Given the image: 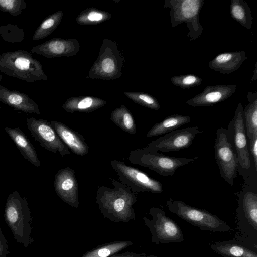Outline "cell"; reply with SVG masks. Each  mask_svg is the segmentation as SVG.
Returning a JSON list of instances; mask_svg holds the SVG:
<instances>
[{
  "instance_id": "obj_15",
  "label": "cell",
  "mask_w": 257,
  "mask_h": 257,
  "mask_svg": "<svg viewBox=\"0 0 257 257\" xmlns=\"http://www.w3.org/2000/svg\"><path fill=\"white\" fill-rule=\"evenodd\" d=\"M201 1L186 0V1H172L169 2L171 8V19L172 26L174 27L180 23L185 22L191 30L193 27V32L201 31L198 21L199 10L202 6Z\"/></svg>"
},
{
  "instance_id": "obj_40",
  "label": "cell",
  "mask_w": 257,
  "mask_h": 257,
  "mask_svg": "<svg viewBox=\"0 0 257 257\" xmlns=\"http://www.w3.org/2000/svg\"><path fill=\"white\" fill-rule=\"evenodd\" d=\"M0 109H1V107H0Z\"/></svg>"
},
{
  "instance_id": "obj_38",
  "label": "cell",
  "mask_w": 257,
  "mask_h": 257,
  "mask_svg": "<svg viewBox=\"0 0 257 257\" xmlns=\"http://www.w3.org/2000/svg\"><path fill=\"white\" fill-rule=\"evenodd\" d=\"M141 257H158L157 255H154V254H150V255H146V253L142 255Z\"/></svg>"
},
{
  "instance_id": "obj_17",
  "label": "cell",
  "mask_w": 257,
  "mask_h": 257,
  "mask_svg": "<svg viewBox=\"0 0 257 257\" xmlns=\"http://www.w3.org/2000/svg\"><path fill=\"white\" fill-rule=\"evenodd\" d=\"M50 123L69 150L80 156L88 153L89 147L82 135L62 122L52 120Z\"/></svg>"
},
{
  "instance_id": "obj_19",
  "label": "cell",
  "mask_w": 257,
  "mask_h": 257,
  "mask_svg": "<svg viewBox=\"0 0 257 257\" xmlns=\"http://www.w3.org/2000/svg\"><path fill=\"white\" fill-rule=\"evenodd\" d=\"M0 101L15 110L40 114L38 104L26 94L0 85Z\"/></svg>"
},
{
  "instance_id": "obj_8",
  "label": "cell",
  "mask_w": 257,
  "mask_h": 257,
  "mask_svg": "<svg viewBox=\"0 0 257 257\" xmlns=\"http://www.w3.org/2000/svg\"><path fill=\"white\" fill-rule=\"evenodd\" d=\"M152 219L143 217L144 222L152 234V242L155 244L179 243L184 237L181 229L164 210L152 207L149 210Z\"/></svg>"
},
{
  "instance_id": "obj_14",
  "label": "cell",
  "mask_w": 257,
  "mask_h": 257,
  "mask_svg": "<svg viewBox=\"0 0 257 257\" xmlns=\"http://www.w3.org/2000/svg\"><path fill=\"white\" fill-rule=\"evenodd\" d=\"M54 179V190L57 196L69 206L78 208V184L75 171L68 167L62 168L57 172Z\"/></svg>"
},
{
  "instance_id": "obj_2",
  "label": "cell",
  "mask_w": 257,
  "mask_h": 257,
  "mask_svg": "<svg viewBox=\"0 0 257 257\" xmlns=\"http://www.w3.org/2000/svg\"><path fill=\"white\" fill-rule=\"evenodd\" d=\"M4 215L16 241L28 247L34 239L31 236L32 218L27 198L14 191L7 199Z\"/></svg>"
},
{
  "instance_id": "obj_5",
  "label": "cell",
  "mask_w": 257,
  "mask_h": 257,
  "mask_svg": "<svg viewBox=\"0 0 257 257\" xmlns=\"http://www.w3.org/2000/svg\"><path fill=\"white\" fill-rule=\"evenodd\" d=\"M125 61L121 49L116 42L104 39L98 57L91 67L88 77L92 79L111 80L120 77Z\"/></svg>"
},
{
  "instance_id": "obj_4",
  "label": "cell",
  "mask_w": 257,
  "mask_h": 257,
  "mask_svg": "<svg viewBox=\"0 0 257 257\" xmlns=\"http://www.w3.org/2000/svg\"><path fill=\"white\" fill-rule=\"evenodd\" d=\"M200 158L171 157L150 150L145 147L132 151L127 160L133 164L140 165L155 171L164 177L173 176L177 169L190 164Z\"/></svg>"
},
{
  "instance_id": "obj_31",
  "label": "cell",
  "mask_w": 257,
  "mask_h": 257,
  "mask_svg": "<svg viewBox=\"0 0 257 257\" xmlns=\"http://www.w3.org/2000/svg\"><path fill=\"white\" fill-rule=\"evenodd\" d=\"M124 95L135 103L153 110H159L160 105L152 96L140 92H124Z\"/></svg>"
},
{
  "instance_id": "obj_22",
  "label": "cell",
  "mask_w": 257,
  "mask_h": 257,
  "mask_svg": "<svg viewBox=\"0 0 257 257\" xmlns=\"http://www.w3.org/2000/svg\"><path fill=\"white\" fill-rule=\"evenodd\" d=\"M106 103L105 100L94 96H74L67 99L62 107L71 113L75 112L88 113L96 110Z\"/></svg>"
},
{
  "instance_id": "obj_27",
  "label": "cell",
  "mask_w": 257,
  "mask_h": 257,
  "mask_svg": "<svg viewBox=\"0 0 257 257\" xmlns=\"http://www.w3.org/2000/svg\"><path fill=\"white\" fill-rule=\"evenodd\" d=\"M132 245L133 242L128 240L113 241L90 250L81 257H110Z\"/></svg>"
},
{
  "instance_id": "obj_7",
  "label": "cell",
  "mask_w": 257,
  "mask_h": 257,
  "mask_svg": "<svg viewBox=\"0 0 257 257\" xmlns=\"http://www.w3.org/2000/svg\"><path fill=\"white\" fill-rule=\"evenodd\" d=\"M233 239L257 247V194L255 192L246 191L239 200Z\"/></svg>"
},
{
  "instance_id": "obj_13",
  "label": "cell",
  "mask_w": 257,
  "mask_h": 257,
  "mask_svg": "<svg viewBox=\"0 0 257 257\" xmlns=\"http://www.w3.org/2000/svg\"><path fill=\"white\" fill-rule=\"evenodd\" d=\"M227 130L229 134L232 135V145L237 155L238 165L243 169H248L251 165L250 157L241 103L238 104L233 118L228 124Z\"/></svg>"
},
{
  "instance_id": "obj_9",
  "label": "cell",
  "mask_w": 257,
  "mask_h": 257,
  "mask_svg": "<svg viewBox=\"0 0 257 257\" xmlns=\"http://www.w3.org/2000/svg\"><path fill=\"white\" fill-rule=\"evenodd\" d=\"M215 158L221 177L231 186L237 177L238 166L237 155L229 139L227 129L219 127L216 131Z\"/></svg>"
},
{
  "instance_id": "obj_12",
  "label": "cell",
  "mask_w": 257,
  "mask_h": 257,
  "mask_svg": "<svg viewBox=\"0 0 257 257\" xmlns=\"http://www.w3.org/2000/svg\"><path fill=\"white\" fill-rule=\"evenodd\" d=\"M203 133L196 126L176 130L152 141L146 147L157 152L178 151L189 147L195 137Z\"/></svg>"
},
{
  "instance_id": "obj_16",
  "label": "cell",
  "mask_w": 257,
  "mask_h": 257,
  "mask_svg": "<svg viewBox=\"0 0 257 257\" xmlns=\"http://www.w3.org/2000/svg\"><path fill=\"white\" fill-rule=\"evenodd\" d=\"M79 49V42L76 39L55 38L33 47L31 52L51 58L73 56L78 53Z\"/></svg>"
},
{
  "instance_id": "obj_24",
  "label": "cell",
  "mask_w": 257,
  "mask_h": 257,
  "mask_svg": "<svg viewBox=\"0 0 257 257\" xmlns=\"http://www.w3.org/2000/svg\"><path fill=\"white\" fill-rule=\"evenodd\" d=\"M191 117L188 115L173 114L161 121L154 124L147 134V137L165 135L177 130L178 127L188 123Z\"/></svg>"
},
{
  "instance_id": "obj_11",
  "label": "cell",
  "mask_w": 257,
  "mask_h": 257,
  "mask_svg": "<svg viewBox=\"0 0 257 257\" xmlns=\"http://www.w3.org/2000/svg\"><path fill=\"white\" fill-rule=\"evenodd\" d=\"M27 126L34 140L41 147L62 156L70 154V151L61 141L50 122L43 119L27 118Z\"/></svg>"
},
{
  "instance_id": "obj_29",
  "label": "cell",
  "mask_w": 257,
  "mask_h": 257,
  "mask_svg": "<svg viewBox=\"0 0 257 257\" xmlns=\"http://www.w3.org/2000/svg\"><path fill=\"white\" fill-rule=\"evenodd\" d=\"M111 18L109 13L95 8H87L82 11L76 21L80 25H93L101 23Z\"/></svg>"
},
{
  "instance_id": "obj_30",
  "label": "cell",
  "mask_w": 257,
  "mask_h": 257,
  "mask_svg": "<svg viewBox=\"0 0 257 257\" xmlns=\"http://www.w3.org/2000/svg\"><path fill=\"white\" fill-rule=\"evenodd\" d=\"M231 14L236 21L250 30L253 19L249 8L245 2L240 0L231 1Z\"/></svg>"
},
{
  "instance_id": "obj_25",
  "label": "cell",
  "mask_w": 257,
  "mask_h": 257,
  "mask_svg": "<svg viewBox=\"0 0 257 257\" xmlns=\"http://www.w3.org/2000/svg\"><path fill=\"white\" fill-rule=\"evenodd\" d=\"M249 104L243 109L244 125L248 140L257 137L256 93L250 92L248 95Z\"/></svg>"
},
{
  "instance_id": "obj_32",
  "label": "cell",
  "mask_w": 257,
  "mask_h": 257,
  "mask_svg": "<svg viewBox=\"0 0 257 257\" xmlns=\"http://www.w3.org/2000/svg\"><path fill=\"white\" fill-rule=\"evenodd\" d=\"M0 35L7 42H19L24 38V31L15 25L8 24L0 27Z\"/></svg>"
},
{
  "instance_id": "obj_20",
  "label": "cell",
  "mask_w": 257,
  "mask_h": 257,
  "mask_svg": "<svg viewBox=\"0 0 257 257\" xmlns=\"http://www.w3.org/2000/svg\"><path fill=\"white\" fill-rule=\"evenodd\" d=\"M210 247L223 257H257V247L234 239L217 241Z\"/></svg>"
},
{
  "instance_id": "obj_18",
  "label": "cell",
  "mask_w": 257,
  "mask_h": 257,
  "mask_svg": "<svg viewBox=\"0 0 257 257\" xmlns=\"http://www.w3.org/2000/svg\"><path fill=\"white\" fill-rule=\"evenodd\" d=\"M236 86L216 85L208 86L200 94L188 100L187 103L193 106H211L223 101L234 93Z\"/></svg>"
},
{
  "instance_id": "obj_35",
  "label": "cell",
  "mask_w": 257,
  "mask_h": 257,
  "mask_svg": "<svg viewBox=\"0 0 257 257\" xmlns=\"http://www.w3.org/2000/svg\"><path fill=\"white\" fill-rule=\"evenodd\" d=\"M249 152H250L254 162V167L257 170V137L248 140Z\"/></svg>"
},
{
  "instance_id": "obj_10",
  "label": "cell",
  "mask_w": 257,
  "mask_h": 257,
  "mask_svg": "<svg viewBox=\"0 0 257 257\" xmlns=\"http://www.w3.org/2000/svg\"><path fill=\"white\" fill-rule=\"evenodd\" d=\"M110 165L117 173L121 183L136 195L144 192L157 194L163 192L161 182L150 177L142 171L117 160L111 161Z\"/></svg>"
},
{
  "instance_id": "obj_6",
  "label": "cell",
  "mask_w": 257,
  "mask_h": 257,
  "mask_svg": "<svg viewBox=\"0 0 257 257\" xmlns=\"http://www.w3.org/2000/svg\"><path fill=\"white\" fill-rule=\"evenodd\" d=\"M166 205L171 212L201 230L225 232L231 229L228 224L215 215L187 205L181 200L170 198L166 201Z\"/></svg>"
},
{
  "instance_id": "obj_26",
  "label": "cell",
  "mask_w": 257,
  "mask_h": 257,
  "mask_svg": "<svg viewBox=\"0 0 257 257\" xmlns=\"http://www.w3.org/2000/svg\"><path fill=\"white\" fill-rule=\"evenodd\" d=\"M110 120L126 133L131 135L136 133L137 127L133 116L124 105H121L111 112Z\"/></svg>"
},
{
  "instance_id": "obj_33",
  "label": "cell",
  "mask_w": 257,
  "mask_h": 257,
  "mask_svg": "<svg viewBox=\"0 0 257 257\" xmlns=\"http://www.w3.org/2000/svg\"><path fill=\"white\" fill-rule=\"evenodd\" d=\"M26 8L24 0H0V10L13 16L19 15Z\"/></svg>"
},
{
  "instance_id": "obj_1",
  "label": "cell",
  "mask_w": 257,
  "mask_h": 257,
  "mask_svg": "<svg viewBox=\"0 0 257 257\" xmlns=\"http://www.w3.org/2000/svg\"><path fill=\"white\" fill-rule=\"evenodd\" d=\"M113 188H98L95 202L104 218L116 223H128L136 218L133 205L137 195L121 182L109 178Z\"/></svg>"
},
{
  "instance_id": "obj_23",
  "label": "cell",
  "mask_w": 257,
  "mask_h": 257,
  "mask_svg": "<svg viewBox=\"0 0 257 257\" xmlns=\"http://www.w3.org/2000/svg\"><path fill=\"white\" fill-rule=\"evenodd\" d=\"M245 59L244 52L222 53L210 61L209 67L222 73H230L237 69Z\"/></svg>"
},
{
  "instance_id": "obj_34",
  "label": "cell",
  "mask_w": 257,
  "mask_h": 257,
  "mask_svg": "<svg viewBox=\"0 0 257 257\" xmlns=\"http://www.w3.org/2000/svg\"><path fill=\"white\" fill-rule=\"evenodd\" d=\"M175 85L182 88H189L199 85L202 81L199 78L192 75L175 76L171 78Z\"/></svg>"
},
{
  "instance_id": "obj_3",
  "label": "cell",
  "mask_w": 257,
  "mask_h": 257,
  "mask_svg": "<svg viewBox=\"0 0 257 257\" xmlns=\"http://www.w3.org/2000/svg\"><path fill=\"white\" fill-rule=\"evenodd\" d=\"M0 71L29 82L48 79L41 63L31 53L22 50L0 55Z\"/></svg>"
},
{
  "instance_id": "obj_37",
  "label": "cell",
  "mask_w": 257,
  "mask_h": 257,
  "mask_svg": "<svg viewBox=\"0 0 257 257\" xmlns=\"http://www.w3.org/2000/svg\"><path fill=\"white\" fill-rule=\"evenodd\" d=\"M145 253V252L137 253L136 252H130L129 251H127L121 253H116L110 257H141Z\"/></svg>"
},
{
  "instance_id": "obj_36",
  "label": "cell",
  "mask_w": 257,
  "mask_h": 257,
  "mask_svg": "<svg viewBox=\"0 0 257 257\" xmlns=\"http://www.w3.org/2000/svg\"><path fill=\"white\" fill-rule=\"evenodd\" d=\"M9 253L7 240L0 228V257H7Z\"/></svg>"
},
{
  "instance_id": "obj_21",
  "label": "cell",
  "mask_w": 257,
  "mask_h": 257,
  "mask_svg": "<svg viewBox=\"0 0 257 257\" xmlns=\"http://www.w3.org/2000/svg\"><path fill=\"white\" fill-rule=\"evenodd\" d=\"M5 130L13 140L25 159L35 167H40L41 162L33 145L27 136L19 127H6Z\"/></svg>"
},
{
  "instance_id": "obj_28",
  "label": "cell",
  "mask_w": 257,
  "mask_h": 257,
  "mask_svg": "<svg viewBox=\"0 0 257 257\" xmlns=\"http://www.w3.org/2000/svg\"><path fill=\"white\" fill-rule=\"evenodd\" d=\"M63 16V11H60L47 17L35 31L32 37V40H39L51 34L59 25Z\"/></svg>"
},
{
  "instance_id": "obj_39",
  "label": "cell",
  "mask_w": 257,
  "mask_h": 257,
  "mask_svg": "<svg viewBox=\"0 0 257 257\" xmlns=\"http://www.w3.org/2000/svg\"><path fill=\"white\" fill-rule=\"evenodd\" d=\"M3 79V76L2 75L0 74V81H1Z\"/></svg>"
}]
</instances>
